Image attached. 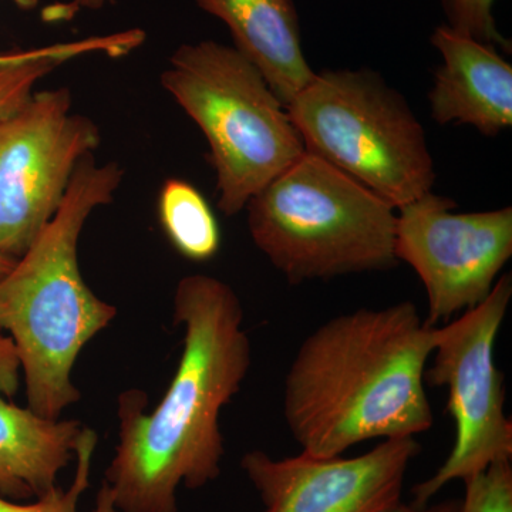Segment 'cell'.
<instances>
[{
	"label": "cell",
	"mask_w": 512,
	"mask_h": 512,
	"mask_svg": "<svg viewBox=\"0 0 512 512\" xmlns=\"http://www.w3.org/2000/svg\"><path fill=\"white\" fill-rule=\"evenodd\" d=\"M158 217L165 237L188 261L207 262L220 251V224L204 195L188 181H165L158 195Z\"/></svg>",
	"instance_id": "15"
},
{
	"label": "cell",
	"mask_w": 512,
	"mask_h": 512,
	"mask_svg": "<svg viewBox=\"0 0 512 512\" xmlns=\"http://www.w3.org/2000/svg\"><path fill=\"white\" fill-rule=\"evenodd\" d=\"M434 329L414 303L336 316L303 340L285 377L284 417L302 453L338 457L433 426L426 393Z\"/></svg>",
	"instance_id": "2"
},
{
	"label": "cell",
	"mask_w": 512,
	"mask_h": 512,
	"mask_svg": "<svg viewBox=\"0 0 512 512\" xmlns=\"http://www.w3.org/2000/svg\"><path fill=\"white\" fill-rule=\"evenodd\" d=\"M143 40L144 32L130 30L39 49L0 52V120L18 111L33 96L36 84L67 60L96 52L123 56Z\"/></svg>",
	"instance_id": "14"
},
{
	"label": "cell",
	"mask_w": 512,
	"mask_h": 512,
	"mask_svg": "<svg viewBox=\"0 0 512 512\" xmlns=\"http://www.w3.org/2000/svg\"><path fill=\"white\" fill-rule=\"evenodd\" d=\"M194 3L227 26L235 49L262 73L285 107L311 83L315 72L303 53L301 23L293 0Z\"/></svg>",
	"instance_id": "12"
},
{
	"label": "cell",
	"mask_w": 512,
	"mask_h": 512,
	"mask_svg": "<svg viewBox=\"0 0 512 512\" xmlns=\"http://www.w3.org/2000/svg\"><path fill=\"white\" fill-rule=\"evenodd\" d=\"M97 447V433L84 429L76 450V473L69 488L53 487L35 500L12 501L0 495V512H79L77 505L90 485V470ZM92 512H120L114 504L109 485L101 483Z\"/></svg>",
	"instance_id": "16"
},
{
	"label": "cell",
	"mask_w": 512,
	"mask_h": 512,
	"mask_svg": "<svg viewBox=\"0 0 512 512\" xmlns=\"http://www.w3.org/2000/svg\"><path fill=\"white\" fill-rule=\"evenodd\" d=\"M443 64L429 93L440 126L463 124L485 137L512 127V66L494 46L440 25L431 35Z\"/></svg>",
	"instance_id": "11"
},
{
	"label": "cell",
	"mask_w": 512,
	"mask_h": 512,
	"mask_svg": "<svg viewBox=\"0 0 512 512\" xmlns=\"http://www.w3.org/2000/svg\"><path fill=\"white\" fill-rule=\"evenodd\" d=\"M20 363L12 339L0 330V397L13 399L20 386Z\"/></svg>",
	"instance_id": "19"
},
{
	"label": "cell",
	"mask_w": 512,
	"mask_h": 512,
	"mask_svg": "<svg viewBox=\"0 0 512 512\" xmlns=\"http://www.w3.org/2000/svg\"><path fill=\"white\" fill-rule=\"evenodd\" d=\"M286 111L306 153L365 185L394 210L433 188L436 170L424 128L380 74L315 73Z\"/></svg>",
	"instance_id": "6"
},
{
	"label": "cell",
	"mask_w": 512,
	"mask_h": 512,
	"mask_svg": "<svg viewBox=\"0 0 512 512\" xmlns=\"http://www.w3.org/2000/svg\"><path fill=\"white\" fill-rule=\"evenodd\" d=\"M160 82L207 140L225 217L244 211L305 154L286 107L234 46L185 43L168 59Z\"/></svg>",
	"instance_id": "5"
},
{
	"label": "cell",
	"mask_w": 512,
	"mask_h": 512,
	"mask_svg": "<svg viewBox=\"0 0 512 512\" xmlns=\"http://www.w3.org/2000/svg\"><path fill=\"white\" fill-rule=\"evenodd\" d=\"M456 207L430 191L397 210L396 256L423 282L433 328L483 302L512 256V207Z\"/></svg>",
	"instance_id": "9"
},
{
	"label": "cell",
	"mask_w": 512,
	"mask_h": 512,
	"mask_svg": "<svg viewBox=\"0 0 512 512\" xmlns=\"http://www.w3.org/2000/svg\"><path fill=\"white\" fill-rule=\"evenodd\" d=\"M460 501L447 500L439 504L416 505L399 503L396 507L384 512H457Z\"/></svg>",
	"instance_id": "21"
},
{
	"label": "cell",
	"mask_w": 512,
	"mask_h": 512,
	"mask_svg": "<svg viewBox=\"0 0 512 512\" xmlns=\"http://www.w3.org/2000/svg\"><path fill=\"white\" fill-rule=\"evenodd\" d=\"M15 264L16 261L8 258V256L0 255V279H2L6 274H9L10 269H12Z\"/></svg>",
	"instance_id": "22"
},
{
	"label": "cell",
	"mask_w": 512,
	"mask_h": 512,
	"mask_svg": "<svg viewBox=\"0 0 512 512\" xmlns=\"http://www.w3.org/2000/svg\"><path fill=\"white\" fill-rule=\"evenodd\" d=\"M511 298L512 276L501 275L483 302L434 329L433 363L424 382L448 390L456 440L436 473L414 485L413 504H430L453 481L464 483L493 464L511 461L512 423L505 414L504 375L495 363V343Z\"/></svg>",
	"instance_id": "7"
},
{
	"label": "cell",
	"mask_w": 512,
	"mask_h": 512,
	"mask_svg": "<svg viewBox=\"0 0 512 512\" xmlns=\"http://www.w3.org/2000/svg\"><path fill=\"white\" fill-rule=\"evenodd\" d=\"M100 140L97 124L73 113L67 87L33 93L0 120V255L18 261L29 251Z\"/></svg>",
	"instance_id": "8"
},
{
	"label": "cell",
	"mask_w": 512,
	"mask_h": 512,
	"mask_svg": "<svg viewBox=\"0 0 512 512\" xmlns=\"http://www.w3.org/2000/svg\"><path fill=\"white\" fill-rule=\"evenodd\" d=\"M245 210L255 247L291 285L399 264L397 210L306 151Z\"/></svg>",
	"instance_id": "4"
},
{
	"label": "cell",
	"mask_w": 512,
	"mask_h": 512,
	"mask_svg": "<svg viewBox=\"0 0 512 512\" xmlns=\"http://www.w3.org/2000/svg\"><path fill=\"white\" fill-rule=\"evenodd\" d=\"M419 453L416 437H403L350 458H274L252 450L242 456L241 468L262 512H384L402 503L407 471Z\"/></svg>",
	"instance_id": "10"
},
{
	"label": "cell",
	"mask_w": 512,
	"mask_h": 512,
	"mask_svg": "<svg viewBox=\"0 0 512 512\" xmlns=\"http://www.w3.org/2000/svg\"><path fill=\"white\" fill-rule=\"evenodd\" d=\"M110 0H70L67 3L53 5L43 10V19L46 22H57V20L73 19L77 13L82 10H100L109 3Z\"/></svg>",
	"instance_id": "20"
},
{
	"label": "cell",
	"mask_w": 512,
	"mask_h": 512,
	"mask_svg": "<svg viewBox=\"0 0 512 512\" xmlns=\"http://www.w3.org/2000/svg\"><path fill=\"white\" fill-rule=\"evenodd\" d=\"M173 325L183 352L167 392L146 413L143 390L117 400L119 444L104 483L120 512H178V490H201L221 476V412L247 379L251 340L237 292L215 276H184L175 288Z\"/></svg>",
	"instance_id": "1"
},
{
	"label": "cell",
	"mask_w": 512,
	"mask_h": 512,
	"mask_svg": "<svg viewBox=\"0 0 512 512\" xmlns=\"http://www.w3.org/2000/svg\"><path fill=\"white\" fill-rule=\"evenodd\" d=\"M495 0H441L448 28L485 45L511 53V42L501 35L494 18Z\"/></svg>",
	"instance_id": "17"
},
{
	"label": "cell",
	"mask_w": 512,
	"mask_h": 512,
	"mask_svg": "<svg viewBox=\"0 0 512 512\" xmlns=\"http://www.w3.org/2000/svg\"><path fill=\"white\" fill-rule=\"evenodd\" d=\"M123 177L117 161L84 156L55 217L0 279V330L18 353L29 409L46 419H60L82 399L73 383L77 357L117 315L84 281L79 241L90 215L113 202Z\"/></svg>",
	"instance_id": "3"
},
{
	"label": "cell",
	"mask_w": 512,
	"mask_h": 512,
	"mask_svg": "<svg viewBox=\"0 0 512 512\" xmlns=\"http://www.w3.org/2000/svg\"><path fill=\"white\" fill-rule=\"evenodd\" d=\"M463 484L466 493L457 512H512L511 461L493 464Z\"/></svg>",
	"instance_id": "18"
},
{
	"label": "cell",
	"mask_w": 512,
	"mask_h": 512,
	"mask_svg": "<svg viewBox=\"0 0 512 512\" xmlns=\"http://www.w3.org/2000/svg\"><path fill=\"white\" fill-rule=\"evenodd\" d=\"M84 429L82 421L46 419L0 397V495L30 501L56 487Z\"/></svg>",
	"instance_id": "13"
}]
</instances>
